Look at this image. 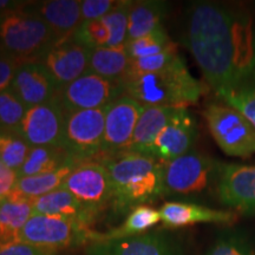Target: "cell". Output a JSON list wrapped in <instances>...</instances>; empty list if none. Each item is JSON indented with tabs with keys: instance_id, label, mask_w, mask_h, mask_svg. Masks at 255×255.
Here are the masks:
<instances>
[{
	"instance_id": "e575fe53",
	"label": "cell",
	"mask_w": 255,
	"mask_h": 255,
	"mask_svg": "<svg viewBox=\"0 0 255 255\" xmlns=\"http://www.w3.org/2000/svg\"><path fill=\"white\" fill-rule=\"evenodd\" d=\"M178 55L177 45L169 47L168 50L163 52L158 53V55L144 57V58H137L131 59L129 66V72L131 75H141V73H150L156 72L159 70L167 68L174 62Z\"/></svg>"
},
{
	"instance_id": "3957f363",
	"label": "cell",
	"mask_w": 255,
	"mask_h": 255,
	"mask_svg": "<svg viewBox=\"0 0 255 255\" xmlns=\"http://www.w3.org/2000/svg\"><path fill=\"white\" fill-rule=\"evenodd\" d=\"M102 163L109 171L117 210H132L164 195L163 164L154 156L127 151Z\"/></svg>"
},
{
	"instance_id": "7c38bea8",
	"label": "cell",
	"mask_w": 255,
	"mask_h": 255,
	"mask_svg": "<svg viewBox=\"0 0 255 255\" xmlns=\"http://www.w3.org/2000/svg\"><path fill=\"white\" fill-rule=\"evenodd\" d=\"M215 191L226 208L237 214L255 215V165L222 163Z\"/></svg>"
},
{
	"instance_id": "cb8c5ba5",
	"label": "cell",
	"mask_w": 255,
	"mask_h": 255,
	"mask_svg": "<svg viewBox=\"0 0 255 255\" xmlns=\"http://www.w3.org/2000/svg\"><path fill=\"white\" fill-rule=\"evenodd\" d=\"M159 222H161L159 210L152 208L148 205L138 206L129 213L127 219L119 227L110 229L107 233L95 231L92 233L91 244L109 240H119V239H127L145 234Z\"/></svg>"
},
{
	"instance_id": "f546056e",
	"label": "cell",
	"mask_w": 255,
	"mask_h": 255,
	"mask_svg": "<svg viewBox=\"0 0 255 255\" xmlns=\"http://www.w3.org/2000/svg\"><path fill=\"white\" fill-rule=\"evenodd\" d=\"M31 145L17 132L0 131V161L18 171L26 159Z\"/></svg>"
},
{
	"instance_id": "8fae6325",
	"label": "cell",
	"mask_w": 255,
	"mask_h": 255,
	"mask_svg": "<svg viewBox=\"0 0 255 255\" xmlns=\"http://www.w3.org/2000/svg\"><path fill=\"white\" fill-rule=\"evenodd\" d=\"M143 107L129 96H121L105 108L102 155L111 157L129 151Z\"/></svg>"
},
{
	"instance_id": "ab89813d",
	"label": "cell",
	"mask_w": 255,
	"mask_h": 255,
	"mask_svg": "<svg viewBox=\"0 0 255 255\" xmlns=\"http://www.w3.org/2000/svg\"><path fill=\"white\" fill-rule=\"evenodd\" d=\"M26 2L24 1H11V0H0V15L7 13L9 11H13L21 6H24Z\"/></svg>"
},
{
	"instance_id": "52a82bcc",
	"label": "cell",
	"mask_w": 255,
	"mask_h": 255,
	"mask_svg": "<svg viewBox=\"0 0 255 255\" xmlns=\"http://www.w3.org/2000/svg\"><path fill=\"white\" fill-rule=\"evenodd\" d=\"M90 226L75 220L33 214L20 232V244L57 251L91 245Z\"/></svg>"
},
{
	"instance_id": "f35d334b",
	"label": "cell",
	"mask_w": 255,
	"mask_h": 255,
	"mask_svg": "<svg viewBox=\"0 0 255 255\" xmlns=\"http://www.w3.org/2000/svg\"><path fill=\"white\" fill-rule=\"evenodd\" d=\"M55 253H57V251L45 250V248L34 247L25 244H18L4 248L0 247V255H51Z\"/></svg>"
},
{
	"instance_id": "484cf974",
	"label": "cell",
	"mask_w": 255,
	"mask_h": 255,
	"mask_svg": "<svg viewBox=\"0 0 255 255\" xmlns=\"http://www.w3.org/2000/svg\"><path fill=\"white\" fill-rule=\"evenodd\" d=\"M131 58L126 45L119 47H101L91 50L89 59V72L109 79L122 82L129 72Z\"/></svg>"
},
{
	"instance_id": "44dd1931",
	"label": "cell",
	"mask_w": 255,
	"mask_h": 255,
	"mask_svg": "<svg viewBox=\"0 0 255 255\" xmlns=\"http://www.w3.org/2000/svg\"><path fill=\"white\" fill-rule=\"evenodd\" d=\"M177 110L167 107H143L129 151L150 155L156 137L173 120Z\"/></svg>"
},
{
	"instance_id": "6da1fadb",
	"label": "cell",
	"mask_w": 255,
	"mask_h": 255,
	"mask_svg": "<svg viewBox=\"0 0 255 255\" xmlns=\"http://www.w3.org/2000/svg\"><path fill=\"white\" fill-rule=\"evenodd\" d=\"M184 43L220 98L255 78V26L246 12L196 2L188 13Z\"/></svg>"
},
{
	"instance_id": "9c48e42d",
	"label": "cell",
	"mask_w": 255,
	"mask_h": 255,
	"mask_svg": "<svg viewBox=\"0 0 255 255\" xmlns=\"http://www.w3.org/2000/svg\"><path fill=\"white\" fill-rule=\"evenodd\" d=\"M63 188L96 216L114 199L109 171L101 161L78 162L64 181Z\"/></svg>"
},
{
	"instance_id": "4dcf8cb0",
	"label": "cell",
	"mask_w": 255,
	"mask_h": 255,
	"mask_svg": "<svg viewBox=\"0 0 255 255\" xmlns=\"http://www.w3.org/2000/svg\"><path fill=\"white\" fill-rule=\"evenodd\" d=\"M26 110L9 89L0 92V131L19 133Z\"/></svg>"
},
{
	"instance_id": "f1b7e54d",
	"label": "cell",
	"mask_w": 255,
	"mask_h": 255,
	"mask_svg": "<svg viewBox=\"0 0 255 255\" xmlns=\"http://www.w3.org/2000/svg\"><path fill=\"white\" fill-rule=\"evenodd\" d=\"M176 45L163 27L158 28L151 33L137 38L135 40L129 41L126 44V49L129 53L130 58H144V57L158 55L168 50L169 47Z\"/></svg>"
},
{
	"instance_id": "ffe728a7",
	"label": "cell",
	"mask_w": 255,
	"mask_h": 255,
	"mask_svg": "<svg viewBox=\"0 0 255 255\" xmlns=\"http://www.w3.org/2000/svg\"><path fill=\"white\" fill-rule=\"evenodd\" d=\"M33 214L75 220L91 227L96 215L65 188L31 200Z\"/></svg>"
},
{
	"instance_id": "4fadbf2b",
	"label": "cell",
	"mask_w": 255,
	"mask_h": 255,
	"mask_svg": "<svg viewBox=\"0 0 255 255\" xmlns=\"http://www.w3.org/2000/svg\"><path fill=\"white\" fill-rule=\"evenodd\" d=\"M66 113L57 96L26 110L19 135L31 146H62Z\"/></svg>"
},
{
	"instance_id": "4316f807",
	"label": "cell",
	"mask_w": 255,
	"mask_h": 255,
	"mask_svg": "<svg viewBox=\"0 0 255 255\" xmlns=\"http://www.w3.org/2000/svg\"><path fill=\"white\" fill-rule=\"evenodd\" d=\"M77 163H71L62 167L58 170L49 174L37 175V176L19 177L13 190L7 197L11 199L33 200L36 197L46 195L63 187L64 181L71 173L73 167Z\"/></svg>"
},
{
	"instance_id": "ba28073f",
	"label": "cell",
	"mask_w": 255,
	"mask_h": 255,
	"mask_svg": "<svg viewBox=\"0 0 255 255\" xmlns=\"http://www.w3.org/2000/svg\"><path fill=\"white\" fill-rule=\"evenodd\" d=\"M105 127V108L66 114L63 148L77 162L102 155Z\"/></svg>"
},
{
	"instance_id": "30bf717a",
	"label": "cell",
	"mask_w": 255,
	"mask_h": 255,
	"mask_svg": "<svg viewBox=\"0 0 255 255\" xmlns=\"http://www.w3.org/2000/svg\"><path fill=\"white\" fill-rule=\"evenodd\" d=\"M123 95L122 82L109 81L88 71L76 81L59 88L57 98L69 114L107 108Z\"/></svg>"
},
{
	"instance_id": "5bb4252c",
	"label": "cell",
	"mask_w": 255,
	"mask_h": 255,
	"mask_svg": "<svg viewBox=\"0 0 255 255\" xmlns=\"http://www.w3.org/2000/svg\"><path fill=\"white\" fill-rule=\"evenodd\" d=\"M87 255H184L178 242L162 232L89 245Z\"/></svg>"
},
{
	"instance_id": "277c9868",
	"label": "cell",
	"mask_w": 255,
	"mask_h": 255,
	"mask_svg": "<svg viewBox=\"0 0 255 255\" xmlns=\"http://www.w3.org/2000/svg\"><path fill=\"white\" fill-rule=\"evenodd\" d=\"M57 43L45 21L27 2L0 15V53L24 64L39 62Z\"/></svg>"
},
{
	"instance_id": "836d02e7",
	"label": "cell",
	"mask_w": 255,
	"mask_h": 255,
	"mask_svg": "<svg viewBox=\"0 0 255 255\" xmlns=\"http://www.w3.org/2000/svg\"><path fill=\"white\" fill-rule=\"evenodd\" d=\"M221 100L240 111L255 128V78L222 96Z\"/></svg>"
},
{
	"instance_id": "9a60e30c",
	"label": "cell",
	"mask_w": 255,
	"mask_h": 255,
	"mask_svg": "<svg viewBox=\"0 0 255 255\" xmlns=\"http://www.w3.org/2000/svg\"><path fill=\"white\" fill-rule=\"evenodd\" d=\"M197 138V124L187 109H178L173 120L156 137L150 155L162 164L190 151Z\"/></svg>"
},
{
	"instance_id": "603a6c76",
	"label": "cell",
	"mask_w": 255,
	"mask_h": 255,
	"mask_svg": "<svg viewBox=\"0 0 255 255\" xmlns=\"http://www.w3.org/2000/svg\"><path fill=\"white\" fill-rule=\"evenodd\" d=\"M168 4L157 0L132 1L129 9L127 43L151 33L163 27V20L167 17ZM126 43V44H127Z\"/></svg>"
},
{
	"instance_id": "d6a6232c",
	"label": "cell",
	"mask_w": 255,
	"mask_h": 255,
	"mask_svg": "<svg viewBox=\"0 0 255 255\" xmlns=\"http://www.w3.org/2000/svg\"><path fill=\"white\" fill-rule=\"evenodd\" d=\"M72 39L79 45L89 50L107 47L109 41V32L102 19L83 21L77 31L73 33Z\"/></svg>"
},
{
	"instance_id": "7402d4cb",
	"label": "cell",
	"mask_w": 255,
	"mask_h": 255,
	"mask_svg": "<svg viewBox=\"0 0 255 255\" xmlns=\"http://www.w3.org/2000/svg\"><path fill=\"white\" fill-rule=\"evenodd\" d=\"M33 215L31 200L6 199L0 201V247L20 244V232Z\"/></svg>"
},
{
	"instance_id": "8d00e7d4",
	"label": "cell",
	"mask_w": 255,
	"mask_h": 255,
	"mask_svg": "<svg viewBox=\"0 0 255 255\" xmlns=\"http://www.w3.org/2000/svg\"><path fill=\"white\" fill-rule=\"evenodd\" d=\"M21 63L0 53V92L8 90Z\"/></svg>"
},
{
	"instance_id": "e0dca14e",
	"label": "cell",
	"mask_w": 255,
	"mask_h": 255,
	"mask_svg": "<svg viewBox=\"0 0 255 255\" xmlns=\"http://www.w3.org/2000/svg\"><path fill=\"white\" fill-rule=\"evenodd\" d=\"M58 89L55 79L39 62L21 64L9 87V90L17 96L26 109L53 100Z\"/></svg>"
},
{
	"instance_id": "ac0fdd59",
	"label": "cell",
	"mask_w": 255,
	"mask_h": 255,
	"mask_svg": "<svg viewBox=\"0 0 255 255\" xmlns=\"http://www.w3.org/2000/svg\"><path fill=\"white\" fill-rule=\"evenodd\" d=\"M161 222L167 228H182L196 223L231 226L238 221V214L229 209H214L196 203L171 201L161 207Z\"/></svg>"
},
{
	"instance_id": "8992f818",
	"label": "cell",
	"mask_w": 255,
	"mask_h": 255,
	"mask_svg": "<svg viewBox=\"0 0 255 255\" xmlns=\"http://www.w3.org/2000/svg\"><path fill=\"white\" fill-rule=\"evenodd\" d=\"M202 115L210 135L226 155L248 157L255 154V128L240 111L228 104L210 103Z\"/></svg>"
},
{
	"instance_id": "d590c367",
	"label": "cell",
	"mask_w": 255,
	"mask_h": 255,
	"mask_svg": "<svg viewBox=\"0 0 255 255\" xmlns=\"http://www.w3.org/2000/svg\"><path fill=\"white\" fill-rule=\"evenodd\" d=\"M119 2L114 0H83L81 1L83 21L102 19L113 11Z\"/></svg>"
},
{
	"instance_id": "d4e9b609",
	"label": "cell",
	"mask_w": 255,
	"mask_h": 255,
	"mask_svg": "<svg viewBox=\"0 0 255 255\" xmlns=\"http://www.w3.org/2000/svg\"><path fill=\"white\" fill-rule=\"evenodd\" d=\"M71 163L78 162L62 146H31L27 157L17 171V175L19 178L49 174Z\"/></svg>"
},
{
	"instance_id": "2e32d148",
	"label": "cell",
	"mask_w": 255,
	"mask_h": 255,
	"mask_svg": "<svg viewBox=\"0 0 255 255\" xmlns=\"http://www.w3.org/2000/svg\"><path fill=\"white\" fill-rule=\"evenodd\" d=\"M90 52L70 38L56 43L41 57L39 63L50 72L58 88H62L89 71Z\"/></svg>"
},
{
	"instance_id": "d6986e66",
	"label": "cell",
	"mask_w": 255,
	"mask_h": 255,
	"mask_svg": "<svg viewBox=\"0 0 255 255\" xmlns=\"http://www.w3.org/2000/svg\"><path fill=\"white\" fill-rule=\"evenodd\" d=\"M31 8L45 21L57 43L72 38L83 23L81 1L78 0H50L32 2Z\"/></svg>"
},
{
	"instance_id": "83f0119b",
	"label": "cell",
	"mask_w": 255,
	"mask_h": 255,
	"mask_svg": "<svg viewBox=\"0 0 255 255\" xmlns=\"http://www.w3.org/2000/svg\"><path fill=\"white\" fill-rule=\"evenodd\" d=\"M205 255H255V244L245 232L232 229L220 234Z\"/></svg>"
},
{
	"instance_id": "5b68a950",
	"label": "cell",
	"mask_w": 255,
	"mask_h": 255,
	"mask_svg": "<svg viewBox=\"0 0 255 255\" xmlns=\"http://www.w3.org/2000/svg\"><path fill=\"white\" fill-rule=\"evenodd\" d=\"M222 163L197 151H189L163 164L164 195H197L216 188Z\"/></svg>"
},
{
	"instance_id": "60d3db41",
	"label": "cell",
	"mask_w": 255,
	"mask_h": 255,
	"mask_svg": "<svg viewBox=\"0 0 255 255\" xmlns=\"http://www.w3.org/2000/svg\"><path fill=\"white\" fill-rule=\"evenodd\" d=\"M51 255H57V253H55V254H51Z\"/></svg>"
},
{
	"instance_id": "7a4b0ae2",
	"label": "cell",
	"mask_w": 255,
	"mask_h": 255,
	"mask_svg": "<svg viewBox=\"0 0 255 255\" xmlns=\"http://www.w3.org/2000/svg\"><path fill=\"white\" fill-rule=\"evenodd\" d=\"M122 85L124 95L142 107L187 109L199 103L205 94L203 84L191 75L181 56L159 71L141 75L128 73Z\"/></svg>"
},
{
	"instance_id": "1f68e13d",
	"label": "cell",
	"mask_w": 255,
	"mask_h": 255,
	"mask_svg": "<svg viewBox=\"0 0 255 255\" xmlns=\"http://www.w3.org/2000/svg\"><path fill=\"white\" fill-rule=\"evenodd\" d=\"M132 1H120L113 11L102 18L109 32V41L107 47H119L126 45L129 24V9Z\"/></svg>"
},
{
	"instance_id": "74e56055",
	"label": "cell",
	"mask_w": 255,
	"mask_h": 255,
	"mask_svg": "<svg viewBox=\"0 0 255 255\" xmlns=\"http://www.w3.org/2000/svg\"><path fill=\"white\" fill-rule=\"evenodd\" d=\"M18 181L17 171L12 170L0 161V201L9 195Z\"/></svg>"
}]
</instances>
